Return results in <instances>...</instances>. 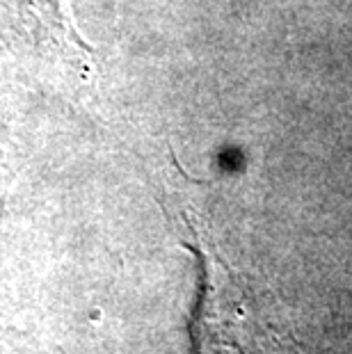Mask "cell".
Returning <instances> with one entry per match:
<instances>
[{"label": "cell", "instance_id": "1", "mask_svg": "<svg viewBox=\"0 0 352 354\" xmlns=\"http://www.w3.org/2000/svg\"><path fill=\"white\" fill-rule=\"evenodd\" d=\"M204 259V295L197 313L199 354H297L290 338L250 302L243 283L213 256Z\"/></svg>", "mask_w": 352, "mask_h": 354}]
</instances>
